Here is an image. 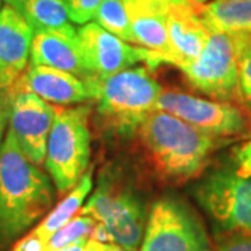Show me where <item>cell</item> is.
I'll return each mask as SVG.
<instances>
[{"label":"cell","instance_id":"1","mask_svg":"<svg viewBox=\"0 0 251 251\" xmlns=\"http://www.w3.org/2000/svg\"><path fill=\"white\" fill-rule=\"evenodd\" d=\"M50 179L20 148L7 130L0 148V237L13 240L52 208Z\"/></svg>","mask_w":251,"mask_h":251},{"label":"cell","instance_id":"2","mask_svg":"<svg viewBox=\"0 0 251 251\" xmlns=\"http://www.w3.org/2000/svg\"><path fill=\"white\" fill-rule=\"evenodd\" d=\"M138 134L155 168L166 179L187 180L204 169L216 148L218 137L163 110H153Z\"/></svg>","mask_w":251,"mask_h":251},{"label":"cell","instance_id":"3","mask_svg":"<svg viewBox=\"0 0 251 251\" xmlns=\"http://www.w3.org/2000/svg\"><path fill=\"white\" fill-rule=\"evenodd\" d=\"M161 94L159 82L144 66L95 80L99 119L108 130L122 137L138 131L144 120L158 109Z\"/></svg>","mask_w":251,"mask_h":251},{"label":"cell","instance_id":"4","mask_svg":"<svg viewBox=\"0 0 251 251\" xmlns=\"http://www.w3.org/2000/svg\"><path fill=\"white\" fill-rule=\"evenodd\" d=\"M88 106H54V122L46 145L45 168L60 194L84 176L91 156Z\"/></svg>","mask_w":251,"mask_h":251},{"label":"cell","instance_id":"5","mask_svg":"<svg viewBox=\"0 0 251 251\" xmlns=\"http://www.w3.org/2000/svg\"><path fill=\"white\" fill-rule=\"evenodd\" d=\"M194 196L219 230L251 232V175L234 158L208 172Z\"/></svg>","mask_w":251,"mask_h":251},{"label":"cell","instance_id":"6","mask_svg":"<svg viewBox=\"0 0 251 251\" xmlns=\"http://www.w3.org/2000/svg\"><path fill=\"white\" fill-rule=\"evenodd\" d=\"M80 214L103 224L110 243L128 251H138L141 247L148 218L145 205L134 188L123 184L110 172L102 173L98 187Z\"/></svg>","mask_w":251,"mask_h":251},{"label":"cell","instance_id":"7","mask_svg":"<svg viewBox=\"0 0 251 251\" xmlns=\"http://www.w3.org/2000/svg\"><path fill=\"white\" fill-rule=\"evenodd\" d=\"M250 34L209 32L196 60L179 67L191 87L222 102H239V59Z\"/></svg>","mask_w":251,"mask_h":251},{"label":"cell","instance_id":"8","mask_svg":"<svg viewBox=\"0 0 251 251\" xmlns=\"http://www.w3.org/2000/svg\"><path fill=\"white\" fill-rule=\"evenodd\" d=\"M140 251H212V247L197 212L184 200L165 196L150 209Z\"/></svg>","mask_w":251,"mask_h":251},{"label":"cell","instance_id":"9","mask_svg":"<svg viewBox=\"0 0 251 251\" xmlns=\"http://www.w3.org/2000/svg\"><path fill=\"white\" fill-rule=\"evenodd\" d=\"M77 34L85 67L99 80L134 67L140 62H145L151 69L162 64L153 52L138 45H130L97 23L84 24L77 29Z\"/></svg>","mask_w":251,"mask_h":251},{"label":"cell","instance_id":"10","mask_svg":"<svg viewBox=\"0 0 251 251\" xmlns=\"http://www.w3.org/2000/svg\"><path fill=\"white\" fill-rule=\"evenodd\" d=\"M158 109L215 137L240 134L247 127L244 113L230 102L197 98L180 91H162Z\"/></svg>","mask_w":251,"mask_h":251},{"label":"cell","instance_id":"11","mask_svg":"<svg viewBox=\"0 0 251 251\" xmlns=\"http://www.w3.org/2000/svg\"><path fill=\"white\" fill-rule=\"evenodd\" d=\"M9 122V128L28 159L36 166L45 163L48 138L54 122V106L32 92L11 91Z\"/></svg>","mask_w":251,"mask_h":251},{"label":"cell","instance_id":"12","mask_svg":"<svg viewBox=\"0 0 251 251\" xmlns=\"http://www.w3.org/2000/svg\"><path fill=\"white\" fill-rule=\"evenodd\" d=\"M9 88L13 92H32L49 103L62 106L95 99L94 78L87 82L74 74L49 66L29 64Z\"/></svg>","mask_w":251,"mask_h":251},{"label":"cell","instance_id":"13","mask_svg":"<svg viewBox=\"0 0 251 251\" xmlns=\"http://www.w3.org/2000/svg\"><path fill=\"white\" fill-rule=\"evenodd\" d=\"M31 66H49L74 74L81 80L97 78L85 67L77 29L72 24L57 29L35 32L31 45Z\"/></svg>","mask_w":251,"mask_h":251},{"label":"cell","instance_id":"14","mask_svg":"<svg viewBox=\"0 0 251 251\" xmlns=\"http://www.w3.org/2000/svg\"><path fill=\"white\" fill-rule=\"evenodd\" d=\"M34 31L11 6L0 9V90L11 87L27 70Z\"/></svg>","mask_w":251,"mask_h":251},{"label":"cell","instance_id":"15","mask_svg":"<svg viewBox=\"0 0 251 251\" xmlns=\"http://www.w3.org/2000/svg\"><path fill=\"white\" fill-rule=\"evenodd\" d=\"M196 1L188 4H169L168 32L171 44V64L181 67L196 60L206 45L209 31L200 16Z\"/></svg>","mask_w":251,"mask_h":251},{"label":"cell","instance_id":"16","mask_svg":"<svg viewBox=\"0 0 251 251\" xmlns=\"http://www.w3.org/2000/svg\"><path fill=\"white\" fill-rule=\"evenodd\" d=\"M134 34L135 45L156 54L161 63H171L166 0H123Z\"/></svg>","mask_w":251,"mask_h":251},{"label":"cell","instance_id":"17","mask_svg":"<svg viewBox=\"0 0 251 251\" xmlns=\"http://www.w3.org/2000/svg\"><path fill=\"white\" fill-rule=\"evenodd\" d=\"M200 16L209 32L251 34V0H211Z\"/></svg>","mask_w":251,"mask_h":251},{"label":"cell","instance_id":"18","mask_svg":"<svg viewBox=\"0 0 251 251\" xmlns=\"http://www.w3.org/2000/svg\"><path fill=\"white\" fill-rule=\"evenodd\" d=\"M92 177H94V169L90 168L84 173L80 181L72 188V191L46 215L45 219L34 229V232H31L39 242L46 244L48 240L60 227H63L67 222H70L74 215L82 208L85 198L90 196L92 190Z\"/></svg>","mask_w":251,"mask_h":251},{"label":"cell","instance_id":"19","mask_svg":"<svg viewBox=\"0 0 251 251\" xmlns=\"http://www.w3.org/2000/svg\"><path fill=\"white\" fill-rule=\"evenodd\" d=\"M21 14L34 34L69 25V13L64 0H25Z\"/></svg>","mask_w":251,"mask_h":251},{"label":"cell","instance_id":"20","mask_svg":"<svg viewBox=\"0 0 251 251\" xmlns=\"http://www.w3.org/2000/svg\"><path fill=\"white\" fill-rule=\"evenodd\" d=\"M94 23L125 42H133L134 34L123 0H103L97 10Z\"/></svg>","mask_w":251,"mask_h":251},{"label":"cell","instance_id":"21","mask_svg":"<svg viewBox=\"0 0 251 251\" xmlns=\"http://www.w3.org/2000/svg\"><path fill=\"white\" fill-rule=\"evenodd\" d=\"M97 225V221L88 215H78L73 218L70 222L60 227L56 233L48 240L44 251H57L77 242L84 237H91L92 230Z\"/></svg>","mask_w":251,"mask_h":251},{"label":"cell","instance_id":"22","mask_svg":"<svg viewBox=\"0 0 251 251\" xmlns=\"http://www.w3.org/2000/svg\"><path fill=\"white\" fill-rule=\"evenodd\" d=\"M239 103L251 113V34L239 59Z\"/></svg>","mask_w":251,"mask_h":251},{"label":"cell","instance_id":"23","mask_svg":"<svg viewBox=\"0 0 251 251\" xmlns=\"http://www.w3.org/2000/svg\"><path fill=\"white\" fill-rule=\"evenodd\" d=\"M103 0H64L69 18L75 24H87L94 20Z\"/></svg>","mask_w":251,"mask_h":251},{"label":"cell","instance_id":"24","mask_svg":"<svg viewBox=\"0 0 251 251\" xmlns=\"http://www.w3.org/2000/svg\"><path fill=\"white\" fill-rule=\"evenodd\" d=\"M216 251H251V232L230 233L218 246Z\"/></svg>","mask_w":251,"mask_h":251},{"label":"cell","instance_id":"25","mask_svg":"<svg viewBox=\"0 0 251 251\" xmlns=\"http://www.w3.org/2000/svg\"><path fill=\"white\" fill-rule=\"evenodd\" d=\"M10 105H11V91L9 88L0 90V148L3 143V134L9 122Z\"/></svg>","mask_w":251,"mask_h":251},{"label":"cell","instance_id":"26","mask_svg":"<svg viewBox=\"0 0 251 251\" xmlns=\"http://www.w3.org/2000/svg\"><path fill=\"white\" fill-rule=\"evenodd\" d=\"M233 158L244 171L251 175V141L236 147L233 150Z\"/></svg>","mask_w":251,"mask_h":251},{"label":"cell","instance_id":"27","mask_svg":"<svg viewBox=\"0 0 251 251\" xmlns=\"http://www.w3.org/2000/svg\"><path fill=\"white\" fill-rule=\"evenodd\" d=\"M7 6H11V7H14L16 10H18L20 13H21V10H23V6H24V3H25V0H3Z\"/></svg>","mask_w":251,"mask_h":251},{"label":"cell","instance_id":"28","mask_svg":"<svg viewBox=\"0 0 251 251\" xmlns=\"http://www.w3.org/2000/svg\"><path fill=\"white\" fill-rule=\"evenodd\" d=\"M106 251H128L123 249L122 246H117L115 243H108L106 244Z\"/></svg>","mask_w":251,"mask_h":251},{"label":"cell","instance_id":"29","mask_svg":"<svg viewBox=\"0 0 251 251\" xmlns=\"http://www.w3.org/2000/svg\"><path fill=\"white\" fill-rule=\"evenodd\" d=\"M166 1L171 3V4H188V3H191L194 0H166Z\"/></svg>","mask_w":251,"mask_h":251},{"label":"cell","instance_id":"30","mask_svg":"<svg viewBox=\"0 0 251 251\" xmlns=\"http://www.w3.org/2000/svg\"><path fill=\"white\" fill-rule=\"evenodd\" d=\"M196 3H198V4H204V3H206L208 0H194Z\"/></svg>","mask_w":251,"mask_h":251},{"label":"cell","instance_id":"31","mask_svg":"<svg viewBox=\"0 0 251 251\" xmlns=\"http://www.w3.org/2000/svg\"><path fill=\"white\" fill-rule=\"evenodd\" d=\"M0 9H1V0H0Z\"/></svg>","mask_w":251,"mask_h":251}]
</instances>
